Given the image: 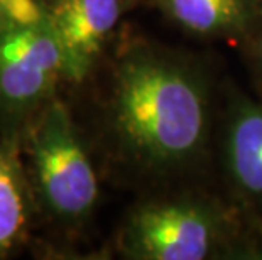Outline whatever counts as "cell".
Segmentation results:
<instances>
[{
    "instance_id": "obj_1",
    "label": "cell",
    "mask_w": 262,
    "mask_h": 260,
    "mask_svg": "<svg viewBox=\"0 0 262 260\" xmlns=\"http://www.w3.org/2000/svg\"><path fill=\"white\" fill-rule=\"evenodd\" d=\"M110 156L129 178L163 186L198 169L213 134V90L203 66L144 39L119 48L103 102Z\"/></svg>"
},
{
    "instance_id": "obj_10",
    "label": "cell",
    "mask_w": 262,
    "mask_h": 260,
    "mask_svg": "<svg viewBox=\"0 0 262 260\" xmlns=\"http://www.w3.org/2000/svg\"><path fill=\"white\" fill-rule=\"evenodd\" d=\"M245 63L249 66L250 76L262 95V17L254 27V31L241 42Z\"/></svg>"
},
{
    "instance_id": "obj_3",
    "label": "cell",
    "mask_w": 262,
    "mask_h": 260,
    "mask_svg": "<svg viewBox=\"0 0 262 260\" xmlns=\"http://www.w3.org/2000/svg\"><path fill=\"white\" fill-rule=\"evenodd\" d=\"M37 215L66 233L81 230L100 200L97 169L61 98L37 115L20 146Z\"/></svg>"
},
{
    "instance_id": "obj_9",
    "label": "cell",
    "mask_w": 262,
    "mask_h": 260,
    "mask_svg": "<svg viewBox=\"0 0 262 260\" xmlns=\"http://www.w3.org/2000/svg\"><path fill=\"white\" fill-rule=\"evenodd\" d=\"M0 19L34 24L46 20L48 14L37 0H0Z\"/></svg>"
},
{
    "instance_id": "obj_11",
    "label": "cell",
    "mask_w": 262,
    "mask_h": 260,
    "mask_svg": "<svg viewBox=\"0 0 262 260\" xmlns=\"http://www.w3.org/2000/svg\"><path fill=\"white\" fill-rule=\"evenodd\" d=\"M37 2L42 5V9L46 10V14H49L54 7H58V5L63 2V0H37Z\"/></svg>"
},
{
    "instance_id": "obj_12",
    "label": "cell",
    "mask_w": 262,
    "mask_h": 260,
    "mask_svg": "<svg viewBox=\"0 0 262 260\" xmlns=\"http://www.w3.org/2000/svg\"><path fill=\"white\" fill-rule=\"evenodd\" d=\"M137 5H149V7H154L156 0H136Z\"/></svg>"
},
{
    "instance_id": "obj_6",
    "label": "cell",
    "mask_w": 262,
    "mask_h": 260,
    "mask_svg": "<svg viewBox=\"0 0 262 260\" xmlns=\"http://www.w3.org/2000/svg\"><path fill=\"white\" fill-rule=\"evenodd\" d=\"M222 162L233 198L262 230V100L232 91L227 102Z\"/></svg>"
},
{
    "instance_id": "obj_13",
    "label": "cell",
    "mask_w": 262,
    "mask_h": 260,
    "mask_svg": "<svg viewBox=\"0 0 262 260\" xmlns=\"http://www.w3.org/2000/svg\"><path fill=\"white\" fill-rule=\"evenodd\" d=\"M257 2H259V4H260V7H262V0H257Z\"/></svg>"
},
{
    "instance_id": "obj_2",
    "label": "cell",
    "mask_w": 262,
    "mask_h": 260,
    "mask_svg": "<svg viewBox=\"0 0 262 260\" xmlns=\"http://www.w3.org/2000/svg\"><path fill=\"white\" fill-rule=\"evenodd\" d=\"M237 209L200 191H158L127 211L117 252L129 260H211L242 247Z\"/></svg>"
},
{
    "instance_id": "obj_7",
    "label": "cell",
    "mask_w": 262,
    "mask_h": 260,
    "mask_svg": "<svg viewBox=\"0 0 262 260\" xmlns=\"http://www.w3.org/2000/svg\"><path fill=\"white\" fill-rule=\"evenodd\" d=\"M169 22L206 41L242 42L262 17L257 0H156Z\"/></svg>"
},
{
    "instance_id": "obj_4",
    "label": "cell",
    "mask_w": 262,
    "mask_h": 260,
    "mask_svg": "<svg viewBox=\"0 0 262 260\" xmlns=\"http://www.w3.org/2000/svg\"><path fill=\"white\" fill-rule=\"evenodd\" d=\"M63 49L49 19H0V139L20 147L37 115L58 98Z\"/></svg>"
},
{
    "instance_id": "obj_8",
    "label": "cell",
    "mask_w": 262,
    "mask_h": 260,
    "mask_svg": "<svg viewBox=\"0 0 262 260\" xmlns=\"http://www.w3.org/2000/svg\"><path fill=\"white\" fill-rule=\"evenodd\" d=\"M37 208L20 147L0 139V260L26 242Z\"/></svg>"
},
{
    "instance_id": "obj_5",
    "label": "cell",
    "mask_w": 262,
    "mask_h": 260,
    "mask_svg": "<svg viewBox=\"0 0 262 260\" xmlns=\"http://www.w3.org/2000/svg\"><path fill=\"white\" fill-rule=\"evenodd\" d=\"M134 5L136 0H63L48 14L63 49L66 81L83 83L93 73Z\"/></svg>"
}]
</instances>
